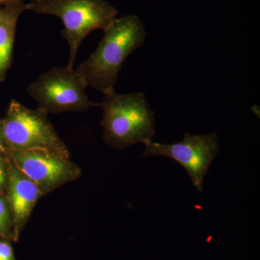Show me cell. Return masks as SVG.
Listing matches in <instances>:
<instances>
[{"label":"cell","instance_id":"6da1fadb","mask_svg":"<svg viewBox=\"0 0 260 260\" xmlns=\"http://www.w3.org/2000/svg\"><path fill=\"white\" fill-rule=\"evenodd\" d=\"M88 59L75 70L87 87L104 93L114 90L123 63L133 51L143 47L146 31L136 15L115 18Z\"/></svg>","mask_w":260,"mask_h":260},{"label":"cell","instance_id":"7a4b0ae2","mask_svg":"<svg viewBox=\"0 0 260 260\" xmlns=\"http://www.w3.org/2000/svg\"><path fill=\"white\" fill-rule=\"evenodd\" d=\"M101 103L104 140L113 148L123 150L131 145L153 141L155 113L141 92L120 94L115 89L104 93Z\"/></svg>","mask_w":260,"mask_h":260},{"label":"cell","instance_id":"52a82bcc","mask_svg":"<svg viewBox=\"0 0 260 260\" xmlns=\"http://www.w3.org/2000/svg\"><path fill=\"white\" fill-rule=\"evenodd\" d=\"M7 155L38 186L44 197L64 184L78 180L82 175L80 168L70 158L54 152L8 148Z\"/></svg>","mask_w":260,"mask_h":260},{"label":"cell","instance_id":"277c9868","mask_svg":"<svg viewBox=\"0 0 260 260\" xmlns=\"http://www.w3.org/2000/svg\"><path fill=\"white\" fill-rule=\"evenodd\" d=\"M3 124L5 142L10 150H45L70 158L68 147L44 109H29L13 99Z\"/></svg>","mask_w":260,"mask_h":260},{"label":"cell","instance_id":"5b68a950","mask_svg":"<svg viewBox=\"0 0 260 260\" xmlns=\"http://www.w3.org/2000/svg\"><path fill=\"white\" fill-rule=\"evenodd\" d=\"M86 87L74 69L53 68L29 85L28 92L39 108L48 113L83 112L101 107L89 99Z\"/></svg>","mask_w":260,"mask_h":260},{"label":"cell","instance_id":"8992f818","mask_svg":"<svg viewBox=\"0 0 260 260\" xmlns=\"http://www.w3.org/2000/svg\"><path fill=\"white\" fill-rule=\"evenodd\" d=\"M219 150L220 145L216 133L207 135L186 133L179 143L164 144L149 142L145 144L143 156L159 155L175 160L185 169L193 185L202 191L205 176Z\"/></svg>","mask_w":260,"mask_h":260},{"label":"cell","instance_id":"8fae6325","mask_svg":"<svg viewBox=\"0 0 260 260\" xmlns=\"http://www.w3.org/2000/svg\"><path fill=\"white\" fill-rule=\"evenodd\" d=\"M9 182V162L8 156L0 158V194H5Z\"/></svg>","mask_w":260,"mask_h":260},{"label":"cell","instance_id":"9c48e42d","mask_svg":"<svg viewBox=\"0 0 260 260\" xmlns=\"http://www.w3.org/2000/svg\"><path fill=\"white\" fill-rule=\"evenodd\" d=\"M23 0L0 8V82L4 81L13 60L19 17L26 10Z\"/></svg>","mask_w":260,"mask_h":260},{"label":"cell","instance_id":"5bb4252c","mask_svg":"<svg viewBox=\"0 0 260 260\" xmlns=\"http://www.w3.org/2000/svg\"><path fill=\"white\" fill-rule=\"evenodd\" d=\"M20 0H0V5L3 6H8V5L14 4V3H18Z\"/></svg>","mask_w":260,"mask_h":260},{"label":"cell","instance_id":"ba28073f","mask_svg":"<svg viewBox=\"0 0 260 260\" xmlns=\"http://www.w3.org/2000/svg\"><path fill=\"white\" fill-rule=\"evenodd\" d=\"M8 156V155H7ZM9 162V182L7 199L13 218V242H17L31 216L32 210L43 194L38 186L8 156Z\"/></svg>","mask_w":260,"mask_h":260},{"label":"cell","instance_id":"7c38bea8","mask_svg":"<svg viewBox=\"0 0 260 260\" xmlns=\"http://www.w3.org/2000/svg\"><path fill=\"white\" fill-rule=\"evenodd\" d=\"M11 242L9 239H0V260H16Z\"/></svg>","mask_w":260,"mask_h":260},{"label":"cell","instance_id":"3957f363","mask_svg":"<svg viewBox=\"0 0 260 260\" xmlns=\"http://www.w3.org/2000/svg\"><path fill=\"white\" fill-rule=\"evenodd\" d=\"M26 10L51 15L61 19L64 25L61 36L70 47L67 65L74 69L78 49L85 38L97 29L105 30L119 11L106 0H31Z\"/></svg>","mask_w":260,"mask_h":260},{"label":"cell","instance_id":"4fadbf2b","mask_svg":"<svg viewBox=\"0 0 260 260\" xmlns=\"http://www.w3.org/2000/svg\"><path fill=\"white\" fill-rule=\"evenodd\" d=\"M8 148L3 133V118L0 117V158H6Z\"/></svg>","mask_w":260,"mask_h":260},{"label":"cell","instance_id":"30bf717a","mask_svg":"<svg viewBox=\"0 0 260 260\" xmlns=\"http://www.w3.org/2000/svg\"><path fill=\"white\" fill-rule=\"evenodd\" d=\"M13 225L11 210L6 194H0V237L13 242Z\"/></svg>","mask_w":260,"mask_h":260}]
</instances>
